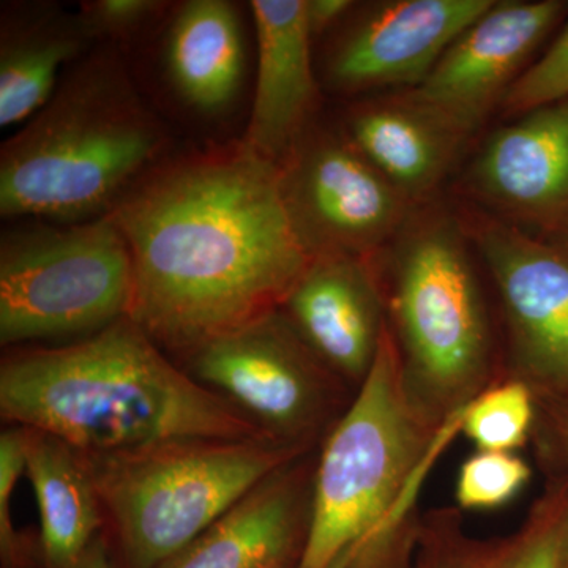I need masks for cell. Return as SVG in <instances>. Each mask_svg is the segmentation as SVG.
Returning a JSON list of instances; mask_svg holds the SVG:
<instances>
[{"label":"cell","mask_w":568,"mask_h":568,"mask_svg":"<svg viewBox=\"0 0 568 568\" xmlns=\"http://www.w3.org/2000/svg\"><path fill=\"white\" fill-rule=\"evenodd\" d=\"M129 245V317L185 355L272 315L312 256L278 164L237 142L153 166L110 212Z\"/></svg>","instance_id":"1"},{"label":"cell","mask_w":568,"mask_h":568,"mask_svg":"<svg viewBox=\"0 0 568 568\" xmlns=\"http://www.w3.org/2000/svg\"><path fill=\"white\" fill-rule=\"evenodd\" d=\"M0 413L81 454L171 440L272 439L174 365L129 316L71 345L3 358Z\"/></svg>","instance_id":"2"},{"label":"cell","mask_w":568,"mask_h":568,"mask_svg":"<svg viewBox=\"0 0 568 568\" xmlns=\"http://www.w3.org/2000/svg\"><path fill=\"white\" fill-rule=\"evenodd\" d=\"M163 144L121 65L93 55L3 144L0 213L61 224L100 219L155 166Z\"/></svg>","instance_id":"3"},{"label":"cell","mask_w":568,"mask_h":568,"mask_svg":"<svg viewBox=\"0 0 568 568\" xmlns=\"http://www.w3.org/2000/svg\"><path fill=\"white\" fill-rule=\"evenodd\" d=\"M275 439H186L80 454L126 568H159L282 470Z\"/></svg>","instance_id":"4"},{"label":"cell","mask_w":568,"mask_h":568,"mask_svg":"<svg viewBox=\"0 0 568 568\" xmlns=\"http://www.w3.org/2000/svg\"><path fill=\"white\" fill-rule=\"evenodd\" d=\"M422 450L424 435L398 351L384 328L357 398L325 443L312 518L294 568H332L364 537L392 545L422 474Z\"/></svg>","instance_id":"5"},{"label":"cell","mask_w":568,"mask_h":568,"mask_svg":"<svg viewBox=\"0 0 568 568\" xmlns=\"http://www.w3.org/2000/svg\"><path fill=\"white\" fill-rule=\"evenodd\" d=\"M133 264L111 213L26 223L0 241V343L91 336L129 316Z\"/></svg>","instance_id":"6"},{"label":"cell","mask_w":568,"mask_h":568,"mask_svg":"<svg viewBox=\"0 0 568 568\" xmlns=\"http://www.w3.org/2000/svg\"><path fill=\"white\" fill-rule=\"evenodd\" d=\"M394 313L414 373L439 394H458L487 361L484 306L454 224H418L396 254Z\"/></svg>","instance_id":"7"},{"label":"cell","mask_w":568,"mask_h":568,"mask_svg":"<svg viewBox=\"0 0 568 568\" xmlns=\"http://www.w3.org/2000/svg\"><path fill=\"white\" fill-rule=\"evenodd\" d=\"M278 170L284 205L312 257L365 260L406 222L409 201L346 134L306 130Z\"/></svg>","instance_id":"8"},{"label":"cell","mask_w":568,"mask_h":568,"mask_svg":"<svg viewBox=\"0 0 568 568\" xmlns=\"http://www.w3.org/2000/svg\"><path fill=\"white\" fill-rule=\"evenodd\" d=\"M315 357L278 310L197 347L186 373L275 439L304 432L323 409Z\"/></svg>","instance_id":"9"},{"label":"cell","mask_w":568,"mask_h":568,"mask_svg":"<svg viewBox=\"0 0 568 568\" xmlns=\"http://www.w3.org/2000/svg\"><path fill=\"white\" fill-rule=\"evenodd\" d=\"M567 10L562 0L495 2L406 95L467 136L503 104L521 67Z\"/></svg>","instance_id":"10"},{"label":"cell","mask_w":568,"mask_h":568,"mask_svg":"<svg viewBox=\"0 0 568 568\" xmlns=\"http://www.w3.org/2000/svg\"><path fill=\"white\" fill-rule=\"evenodd\" d=\"M493 0H396L353 22L327 58L328 82L346 93L416 89Z\"/></svg>","instance_id":"11"},{"label":"cell","mask_w":568,"mask_h":568,"mask_svg":"<svg viewBox=\"0 0 568 568\" xmlns=\"http://www.w3.org/2000/svg\"><path fill=\"white\" fill-rule=\"evenodd\" d=\"M477 244L503 295L523 364L568 388V248L506 223L484 224Z\"/></svg>","instance_id":"12"},{"label":"cell","mask_w":568,"mask_h":568,"mask_svg":"<svg viewBox=\"0 0 568 568\" xmlns=\"http://www.w3.org/2000/svg\"><path fill=\"white\" fill-rule=\"evenodd\" d=\"M470 181L489 204L536 226L568 224V99L526 112L487 141Z\"/></svg>","instance_id":"13"},{"label":"cell","mask_w":568,"mask_h":568,"mask_svg":"<svg viewBox=\"0 0 568 568\" xmlns=\"http://www.w3.org/2000/svg\"><path fill=\"white\" fill-rule=\"evenodd\" d=\"M257 77L252 115L242 140L280 164L310 129L316 103L312 33L305 0H253Z\"/></svg>","instance_id":"14"},{"label":"cell","mask_w":568,"mask_h":568,"mask_svg":"<svg viewBox=\"0 0 568 568\" xmlns=\"http://www.w3.org/2000/svg\"><path fill=\"white\" fill-rule=\"evenodd\" d=\"M280 310L321 361L364 379L386 327L375 280L362 257H312Z\"/></svg>","instance_id":"15"},{"label":"cell","mask_w":568,"mask_h":568,"mask_svg":"<svg viewBox=\"0 0 568 568\" xmlns=\"http://www.w3.org/2000/svg\"><path fill=\"white\" fill-rule=\"evenodd\" d=\"M345 134L410 204L439 185L465 140L407 95L358 108Z\"/></svg>","instance_id":"16"},{"label":"cell","mask_w":568,"mask_h":568,"mask_svg":"<svg viewBox=\"0 0 568 568\" xmlns=\"http://www.w3.org/2000/svg\"><path fill=\"white\" fill-rule=\"evenodd\" d=\"M164 67L174 91L193 110H226L237 99L245 73L237 7L227 0L182 3L168 28Z\"/></svg>","instance_id":"17"},{"label":"cell","mask_w":568,"mask_h":568,"mask_svg":"<svg viewBox=\"0 0 568 568\" xmlns=\"http://www.w3.org/2000/svg\"><path fill=\"white\" fill-rule=\"evenodd\" d=\"M297 504L278 470L159 568H274L297 558Z\"/></svg>","instance_id":"18"},{"label":"cell","mask_w":568,"mask_h":568,"mask_svg":"<svg viewBox=\"0 0 568 568\" xmlns=\"http://www.w3.org/2000/svg\"><path fill=\"white\" fill-rule=\"evenodd\" d=\"M26 476L40 518L48 568H69L100 536L102 506L84 458L58 437L28 428Z\"/></svg>","instance_id":"19"},{"label":"cell","mask_w":568,"mask_h":568,"mask_svg":"<svg viewBox=\"0 0 568 568\" xmlns=\"http://www.w3.org/2000/svg\"><path fill=\"white\" fill-rule=\"evenodd\" d=\"M89 40L80 20H41L2 33L0 125L33 118L59 88V73Z\"/></svg>","instance_id":"20"},{"label":"cell","mask_w":568,"mask_h":568,"mask_svg":"<svg viewBox=\"0 0 568 568\" xmlns=\"http://www.w3.org/2000/svg\"><path fill=\"white\" fill-rule=\"evenodd\" d=\"M528 387L510 383L463 406L462 426L480 452H510L521 446L532 424Z\"/></svg>","instance_id":"21"},{"label":"cell","mask_w":568,"mask_h":568,"mask_svg":"<svg viewBox=\"0 0 568 568\" xmlns=\"http://www.w3.org/2000/svg\"><path fill=\"white\" fill-rule=\"evenodd\" d=\"M529 466L508 452H478L459 470L457 499L470 510L504 506L525 488Z\"/></svg>","instance_id":"22"},{"label":"cell","mask_w":568,"mask_h":568,"mask_svg":"<svg viewBox=\"0 0 568 568\" xmlns=\"http://www.w3.org/2000/svg\"><path fill=\"white\" fill-rule=\"evenodd\" d=\"M568 99V21L555 43L508 89L503 108L507 114L526 112Z\"/></svg>","instance_id":"23"},{"label":"cell","mask_w":568,"mask_h":568,"mask_svg":"<svg viewBox=\"0 0 568 568\" xmlns=\"http://www.w3.org/2000/svg\"><path fill=\"white\" fill-rule=\"evenodd\" d=\"M28 428L10 426L0 435V556L3 568H22L20 536L13 528L11 503L18 481L26 476Z\"/></svg>","instance_id":"24"},{"label":"cell","mask_w":568,"mask_h":568,"mask_svg":"<svg viewBox=\"0 0 568 568\" xmlns=\"http://www.w3.org/2000/svg\"><path fill=\"white\" fill-rule=\"evenodd\" d=\"M566 517L540 519L521 537L504 545L499 568H566Z\"/></svg>","instance_id":"25"},{"label":"cell","mask_w":568,"mask_h":568,"mask_svg":"<svg viewBox=\"0 0 568 568\" xmlns=\"http://www.w3.org/2000/svg\"><path fill=\"white\" fill-rule=\"evenodd\" d=\"M166 3L156 0H92L81 6L82 29L92 37H121L140 31Z\"/></svg>","instance_id":"26"},{"label":"cell","mask_w":568,"mask_h":568,"mask_svg":"<svg viewBox=\"0 0 568 568\" xmlns=\"http://www.w3.org/2000/svg\"><path fill=\"white\" fill-rule=\"evenodd\" d=\"M503 547L480 548L476 545H440L420 568H499Z\"/></svg>","instance_id":"27"},{"label":"cell","mask_w":568,"mask_h":568,"mask_svg":"<svg viewBox=\"0 0 568 568\" xmlns=\"http://www.w3.org/2000/svg\"><path fill=\"white\" fill-rule=\"evenodd\" d=\"M354 2L349 0H305V20L312 37L321 36L343 20Z\"/></svg>","instance_id":"28"},{"label":"cell","mask_w":568,"mask_h":568,"mask_svg":"<svg viewBox=\"0 0 568 568\" xmlns=\"http://www.w3.org/2000/svg\"><path fill=\"white\" fill-rule=\"evenodd\" d=\"M69 568H112L103 537H97L95 540L89 545L88 549L82 552L81 558Z\"/></svg>","instance_id":"29"},{"label":"cell","mask_w":568,"mask_h":568,"mask_svg":"<svg viewBox=\"0 0 568 568\" xmlns=\"http://www.w3.org/2000/svg\"><path fill=\"white\" fill-rule=\"evenodd\" d=\"M358 547H361V540L355 541L353 547L346 549L342 556H339L338 560L332 566V568H349L351 562H353L355 555H357Z\"/></svg>","instance_id":"30"},{"label":"cell","mask_w":568,"mask_h":568,"mask_svg":"<svg viewBox=\"0 0 568 568\" xmlns=\"http://www.w3.org/2000/svg\"><path fill=\"white\" fill-rule=\"evenodd\" d=\"M295 560H297V558L284 560V562L278 564V566H275L274 568H294Z\"/></svg>","instance_id":"31"},{"label":"cell","mask_w":568,"mask_h":568,"mask_svg":"<svg viewBox=\"0 0 568 568\" xmlns=\"http://www.w3.org/2000/svg\"><path fill=\"white\" fill-rule=\"evenodd\" d=\"M566 437H567V448H568V420L566 426ZM566 528H567V567L568 568V515L566 517Z\"/></svg>","instance_id":"32"}]
</instances>
